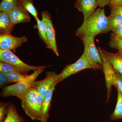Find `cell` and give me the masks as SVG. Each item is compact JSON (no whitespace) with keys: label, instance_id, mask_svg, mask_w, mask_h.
Returning a JSON list of instances; mask_svg holds the SVG:
<instances>
[{"label":"cell","instance_id":"cell-1","mask_svg":"<svg viewBox=\"0 0 122 122\" xmlns=\"http://www.w3.org/2000/svg\"><path fill=\"white\" fill-rule=\"evenodd\" d=\"M109 31L107 17L104 10L100 8L96 10L88 19L83 21L77 30L76 35L80 37L83 35L95 37L99 34Z\"/></svg>","mask_w":122,"mask_h":122},{"label":"cell","instance_id":"cell-2","mask_svg":"<svg viewBox=\"0 0 122 122\" xmlns=\"http://www.w3.org/2000/svg\"><path fill=\"white\" fill-rule=\"evenodd\" d=\"M44 99L37 89L32 87L21 99L22 109L32 120L43 122L41 108Z\"/></svg>","mask_w":122,"mask_h":122},{"label":"cell","instance_id":"cell-3","mask_svg":"<svg viewBox=\"0 0 122 122\" xmlns=\"http://www.w3.org/2000/svg\"><path fill=\"white\" fill-rule=\"evenodd\" d=\"M84 44L83 53L91 67V69L96 70H102V62L98 50L95 46L94 38L87 35L81 37Z\"/></svg>","mask_w":122,"mask_h":122},{"label":"cell","instance_id":"cell-4","mask_svg":"<svg viewBox=\"0 0 122 122\" xmlns=\"http://www.w3.org/2000/svg\"><path fill=\"white\" fill-rule=\"evenodd\" d=\"M0 61L9 63L17 68L22 74L27 75L30 71H35L44 66L29 65L22 61L11 51L0 49Z\"/></svg>","mask_w":122,"mask_h":122},{"label":"cell","instance_id":"cell-5","mask_svg":"<svg viewBox=\"0 0 122 122\" xmlns=\"http://www.w3.org/2000/svg\"><path fill=\"white\" fill-rule=\"evenodd\" d=\"M98 50L102 62V70L105 74L106 85L107 89V102H108L110 96L112 87L114 86L116 79L117 73L111 64L107 59L103 52L102 49L98 47Z\"/></svg>","mask_w":122,"mask_h":122},{"label":"cell","instance_id":"cell-6","mask_svg":"<svg viewBox=\"0 0 122 122\" xmlns=\"http://www.w3.org/2000/svg\"><path fill=\"white\" fill-rule=\"evenodd\" d=\"M88 69H91V67L83 53L76 62L66 66L61 73L58 74L59 82L72 75L82 70Z\"/></svg>","mask_w":122,"mask_h":122},{"label":"cell","instance_id":"cell-7","mask_svg":"<svg viewBox=\"0 0 122 122\" xmlns=\"http://www.w3.org/2000/svg\"><path fill=\"white\" fill-rule=\"evenodd\" d=\"M42 20L44 21L45 25L46 30L50 49L52 50L58 56H59L56 41V34L53 24L51 15L47 11L41 12Z\"/></svg>","mask_w":122,"mask_h":122},{"label":"cell","instance_id":"cell-8","mask_svg":"<svg viewBox=\"0 0 122 122\" xmlns=\"http://www.w3.org/2000/svg\"><path fill=\"white\" fill-rule=\"evenodd\" d=\"M59 82L58 74L54 71L47 72L45 78L40 81H35L31 84V87L37 89L39 93L45 97L49 90L55 82Z\"/></svg>","mask_w":122,"mask_h":122},{"label":"cell","instance_id":"cell-9","mask_svg":"<svg viewBox=\"0 0 122 122\" xmlns=\"http://www.w3.org/2000/svg\"><path fill=\"white\" fill-rule=\"evenodd\" d=\"M49 66H44L41 68L35 70L32 74L29 75H25L22 74L3 73L7 77L10 83H24L31 85L39 74L44 71L45 68Z\"/></svg>","mask_w":122,"mask_h":122},{"label":"cell","instance_id":"cell-10","mask_svg":"<svg viewBox=\"0 0 122 122\" xmlns=\"http://www.w3.org/2000/svg\"><path fill=\"white\" fill-rule=\"evenodd\" d=\"M27 41V37L25 36L17 37L11 35H0V49L15 50Z\"/></svg>","mask_w":122,"mask_h":122},{"label":"cell","instance_id":"cell-11","mask_svg":"<svg viewBox=\"0 0 122 122\" xmlns=\"http://www.w3.org/2000/svg\"><path fill=\"white\" fill-rule=\"evenodd\" d=\"M31 87V85L27 83H16L3 88L1 96L4 97L10 96H16L20 99Z\"/></svg>","mask_w":122,"mask_h":122},{"label":"cell","instance_id":"cell-12","mask_svg":"<svg viewBox=\"0 0 122 122\" xmlns=\"http://www.w3.org/2000/svg\"><path fill=\"white\" fill-rule=\"evenodd\" d=\"M74 6L83 13L84 21L93 13L98 5L97 0H76Z\"/></svg>","mask_w":122,"mask_h":122},{"label":"cell","instance_id":"cell-13","mask_svg":"<svg viewBox=\"0 0 122 122\" xmlns=\"http://www.w3.org/2000/svg\"><path fill=\"white\" fill-rule=\"evenodd\" d=\"M7 13L10 19L14 25L30 21V17L28 12L19 5Z\"/></svg>","mask_w":122,"mask_h":122},{"label":"cell","instance_id":"cell-14","mask_svg":"<svg viewBox=\"0 0 122 122\" xmlns=\"http://www.w3.org/2000/svg\"><path fill=\"white\" fill-rule=\"evenodd\" d=\"M58 82H55L49 90L44 99L42 105L41 112L43 118V122H47L49 117L50 110L53 93L55 89L56 85Z\"/></svg>","mask_w":122,"mask_h":122},{"label":"cell","instance_id":"cell-15","mask_svg":"<svg viewBox=\"0 0 122 122\" xmlns=\"http://www.w3.org/2000/svg\"><path fill=\"white\" fill-rule=\"evenodd\" d=\"M105 56L114 69L121 75H122V54L118 52L116 53L107 52L102 49Z\"/></svg>","mask_w":122,"mask_h":122},{"label":"cell","instance_id":"cell-16","mask_svg":"<svg viewBox=\"0 0 122 122\" xmlns=\"http://www.w3.org/2000/svg\"><path fill=\"white\" fill-rule=\"evenodd\" d=\"M14 25L11 22L6 12L0 13V35H11Z\"/></svg>","mask_w":122,"mask_h":122},{"label":"cell","instance_id":"cell-17","mask_svg":"<svg viewBox=\"0 0 122 122\" xmlns=\"http://www.w3.org/2000/svg\"><path fill=\"white\" fill-rule=\"evenodd\" d=\"M4 122H25L24 118L18 114L15 106L9 103L7 115Z\"/></svg>","mask_w":122,"mask_h":122},{"label":"cell","instance_id":"cell-18","mask_svg":"<svg viewBox=\"0 0 122 122\" xmlns=\"http://www.w3.org/2000/svg\"><path fill=\"white\" fill-rule=\"evenodd\" d=\"M107 20L109 31L113 32L122 26V16L121 15L111 13L107 17Z\"/></svg>","mask_w":122,"mask_h":122},{"label":"cell","instance_id":"cell-19","mask_svg":"<svg viewBox=\"0 0 122 122\" xmlns=\"http://www.w3.org/2000/svg\"><path fill=\"white\" fill-rule=\"evenodd\" d=\"M37 22V28L38 30L39 36L45 44L46 48L50 49V46L47 37L45 25L43 20H41L38 18H36Z\"/></svg>","mask_w":122,"mask_h":122},{"label":"cell","instance_id":"cell-20","mask_svg":"<svg viewBox=\"0 0 122 122\" xmlns=\"http://www.w3.org/2000/svg\"><path fill=\"white\" fill-rule=\"evenodd\" d=\"M30 13L35 19L38 18V13L33 4V0H19L18 5Z\"/></svg>","mask_w":122,"mask_h":122},{"label":"cell","instance_id":"cell-21","mask_svg":"<svg viewBox=\"0 0 122 122\" xmlns=\"http://www.w3.org/2000/svg\"><path fill=\"white\" fill-rule=\"evenodd\" d=\"M117 89L118 97L117 104L113 113L111 116L112 120L122 119V94L119 90Z\"/></svg>","mask_w":122,"mask_h":122},{"label":"cell","instance_id":"cell-22","mask_svg":"<svg viewBox=\"0 0 122 122\" xmlns=\"http://www.w3.org/2000/svg\"><path fill=\"white\" fill-rule=\"evenodd\" d=\"M19 0H2L0 4V12H8L18 5Z\"/></svg>","mask_w":122,"mask_h":122},{"label":"cell","instance_id":"cell-23","mask_svg":"<svg viewBox=\"0 0 122 122\" xmlns=\"http://www.w3.org/2000/svg\"><path fill=\"white\" fill-rule=\"evenodd\" d=\"M0 72L5 74H22L20 70L9 63L0 61Z\"/></svg>","mask_w":122,"mask_h":122},{"label":"cell","instance_id":"cell-24","mask_svg":"<svg viewBox=\"0 0 122 122\" xmlns=\"http://www.w3.org/2000/svg\"><path fill=\"white\" fill-rule=\"evenodd\" d=\"M109 45L112 48L117 50L119 52L122 54V39L116 37L113 33L111 37Z\"/></svg>","mask_w":122,"mask_h":122},{"label":"cell","instance_id":"cell-25","mask_svg":"<svg viewBox=\"0 0 122 122\" xmlns=\"http://www.w3.org/2000/svg\"><path fill=\"white\" fill-rule=\"evenodd\" d=\"M9 104L1 102L0 105V122H4L6 115Z\"/></svg>","mask_w":122,"mask_h":122},{"label":"cell","instance_id":"cell-26","mask_svg":"<svg viewBox=\"0 0 122 122\" xmlns=\"http://www.w3.org/2000/svg\"><path fill=\"white\" fill-rule=\"evenodd\" d=\"M116 73L117 77L114 86H115L117 89L119 90L122 94V79L121 77V75L117 71Z\"/></svg>","mask_w":122,"mask_h":122},{"label":"cell","instance_id":"cell-27","mask_svg":"<svg viewBox=\"0 0 122 122\" xmlns=\"http://www.w3.org/2000/svg\"><path fill=\"white\" fill-rule=\"evenodd\" d=\"M111 14H118L122 16V6L109 5Z\"/></svg>","mask_w":122,"mask_h":122},{"label":"cell","instance_id":"cell-28","mask_svg":"<svg viewBox=\"0 0 122 122\" xmlns=\"http://www.w3.org/2000/svg\"><path fill=\"white\" fill-rule=\"evenodd\" d=\"M8 79L5 75L2 72L0 73V87L3 89L7 84L9 83Z\"/></svg>","mask_w":122,"mask_h":122},{"label":"cell","instance_id":"cell-29","mask_svg":"<svg viewBox=\"0 0 122 122\" xmlns=\"http://www.w3.org/2000/svg\"><path fill=\"white\" fill-rule=\"evenodd\" d=\"M113 34L116 37L122 39V26L113 31Z\"/></svg>","mask_w":122,"mask_h":122},{"label":"cell","instance_id":"cell-30","mask_svg":"<svg viewBox=\"0 0 122 122\" xmlns=\"http://www.w3.org/2000/svg\"><path fill=\"white\" fill-rule=\"evenodd\" d=\"M98 5L100 8L105 7L107 5H109L111 0H97Z\"/></svg>","mask_w":122,"mask_h":122},{"label":"cell","instance_id":"cell-31","mask_svg":"<svg viewBox=\"0 0 122 122\" xmlns=\"http://www.w3.org/2000/svg\"><path fill=\"white\" fill-rule=\"evenodd\" d=\"M109 5L122 6V0H111Z\"/></svg>","mask_w":122,"mask_h":122},{"label":"cell","instance_id":"cell-32","mask_svg":"<svg viewBox=\"0 0 122 122\" xmlns=\"http://www.w3.org/2000/svg\"><path fill=\"white\" fill-rule=\"evenodd\" d=\"M121 77H122V75H121Z\"/></svg>","mask_w":122,"mask_h":122}]
</instances>
